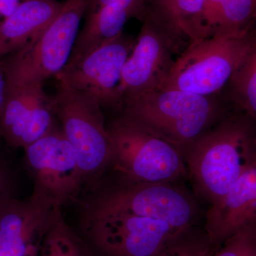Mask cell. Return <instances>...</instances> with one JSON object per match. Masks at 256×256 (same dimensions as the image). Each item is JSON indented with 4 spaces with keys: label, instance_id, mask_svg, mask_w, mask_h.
<instances>
[{
    "label": "cell",
    "instance_id": "1",
    "mask_svg": "<svg viewBox=\"0 0 256 256\" xmlns=\"http://www.w3.org/2000/svg\"><path fill=\"white\" fill-rule=\"evenodd\" d=\"M246 117H229L212 126L183 152L194 188L210 204L223 196L256 164V130Z\"/></svg>",
    "mask_w": 256,
    "mask_h": 256
},
{
    "label": "cell",
    "instance_id": "2",
    "mask_svg": "<svg viewBox=\"0 0 256 256\" xmlns=\"http://www.w3.org/2000/svg\"><path fill=\"white\" fill-rule=\"evenodd\" d=\"M124 116L182 151L210 129L217 108L210 97L168 88L128 96Z\"/></svg>",
    "mask_w": 256,
    "mask_h": 256
},
{
    "label": "cell",
    "instance_id": "3",
    "mask_svg": "<svg viewBox=\"0 0 256 256\" xmlns=\"http://www.w3.org/2000/svg\"><path fill=\"white\" fill-rule=\"evenodd\" d=\"M256 47L250 30L198 38L173 62L158 88L210 97L230 80Z\"/></svg>",
    "mask_w": 256,
    "mask_h": 256
},
{
    "label": "cell",
    "instance_id": "4",
    "mask_svg": "<svg viewBox=\"0 0 256 256\" xmlns=\"http://www.w3.org/2000/svg\"><path fill=\"white\" fill-rule=\"evenodd\" d=\"M82 220L118 214L164 220L184 232L194 223L198 206L192 195L175 183L142 184L122 180L100 188L84 204Z\"/></svg>",
    "mask_w": 256,
    "mask_h": 256
},
{
    "label": "cell",
    "instance_id": "5",
    "mask_svg": "<svg viewBox=\"0 0 256 256\" xmlns=\"http://www.w3.org/2000/svg\"><path fill=\"white\" fill-rule=\"evenodd\" d=\"M108 128L112 164L122 180L142 184L176 183L188 176L181 150L122 114Z\"/></svg>",
    "mask_w": 256,
    "mask_h": 256
},
{
    "label": "cell",
    "instance_id": "6",
    "mask_svg": "<svg viewBox=\"0 0 256 256\" xmlns=\"http://www.w3.org/2000/svg\"><path fill=\"white\" fill-rule=\"evenodd\" d=\"M92 0H66L40 36L24 50L2 58L5 78L44 82L68 63L82 16Z\"/></svg>",
    "mask_w": 256,
    "mask_h": 256
},
{
    "label": "cell",
    "instance_id": "7",
    "mask_svg": "<svg viewBox=\"0 0 256 256\" xmlns=\"http://www.w3.org/2000/svg\"><path fill=\"white\" fill-rule=\"evenodd\" d=\"M50 98L62 130L75 151L84 182L100 174L114 158L102 107L86 96L60 86Z\"/></svg>",
    "mask_w": 256,
    "mask_h": 256
},
{
    "label": "cell",
    "instance_id": "8",
    "mask_svg": "<svg viewBox=\"0 0 256 256\" xmlns=\"http://www.w3.org/2000/svg\"><path fill=\"white\" fill-rule=\"evenodd\" d=\"M82 232L98 256H156L186 232L164 220L128 214L82 220Z\"/></svg>",
    "mask_w": 256,
    "mask_h": 256
},
{
    "label": "cell",
    "instance_id": "9",
    "mask_svg": "<svg viewBox=\"0 0 256 256\" xmlns=\"http://www.w3.org/2000/svg\"><path fill=\"white\" fill-rule=\"evenodd\" d=\"M24 150L34 194L60 207L76 196L84 180L75 151L62 129L55 126Z\"/></svg>",
    "mask_w": 256,
    "mask_h": 256
},
{
    "label": "cell",
    "instance_id": "10",
    "mask_svg": "<svg viewBox=\"0 0 256 256\" xmlns=\"http://www.w3.org/2000/svg\"><path fill=\"white\" fill-rule=\"evenodd\" d=\"M134 42L122 32L75 63L66 66L56 76L60 86L86 96L102 108L120 105L118 89Z\"/></svg>",
    "mask_w": 256,
    "mask_h": 256
},
{
    "label": "cell",
    "instance_id": "11",
    "mask_svg": "<svg viewBox=\"0 0 256 256\" xmlns=\"http://www.w3.org/2000/svg\"><path fill=\"white\" fill-rule=\"evenodd\" d=\"M52 98L44 82L6 78V94L1 117L0 137L13 148H23L50 132L54 126Z\"/></svg>",
    "mask_w": 256,
    "mask_h": 256
},
{
    "label": "cell",
    "instance_id": "12",
    "mask_svg": "<svg viewBox=\"0 0 256 256\" xmlns=\"http://www.w3.org/2000/svg\"><path fill=\"white\" fill-rule=\"evenodd\" d=\"M60 212V206L36 194L6 200L0 206V256H38Z\"/></svg>",
    "mask_w": 256,
    "mask_h": 256
},
{
    "label": "cell",
    "instance_id": "13",
    "mask_svg": "<svg viewBox=\"0 0 256 256\" xmlns=\"http://www.w3.org/2000/svg\"><path fill=\"white\" fill-rule=\"evenodd\" d=\"M170 38L150 21H146L134 42L122 68L118 96L124 98L156 88L171 68Z\"/></svg>",
    "mask_w": 256,
    "mask_h": 256
},
{
    "label": "cell",
    "instance_id": "14",
    "mask_svg": "<svg viewBox=\"0 0 256 256\" xmlns=\"http://www.w3.org/2000/svg\"><path fill=\"white\" fill-rule=\"evenodd\" d=\"M256 223V164L248 168L223 196L210 204L206 230L212 244L225 242Z\"/></svg>",
    "mask_w": 256,
    "mask_h": 256
},
{
    "label": "cell",
    "instance_id": "15",
    "mask_svg": "<svg viewBox=\"0 0 256 256\" xmlns=\"http://www.w3.org/2000/svg\"><path fill=\"white\" fill-rule=\"evenodd\" d=\"M63 6L56 0H26L0 22V58L16 53L36 41Z\"/></svg>",
    "mask_w": 256,
    "mask_h": 256
},
{
    "label": "cell",
    "instance_id": "16",
    "mask_svg": "<svg viewBox=\"0 0 256 256\" xmlns=\"http://www.w3.org/2000/svg\"><path fill=\"white\" fill-rule=\"evenodd\" d=\"M256 20V0H204L196 40L218 34L249 31Z\"/></svg>",
    "mask_w": 256,
    "mask_h": 256
},
{
    "label": "cell",
    "instance_id": "17",
    "mask_svg": "<svg viewBox=\"0 0 256 256\" xmlns=\"http://www.w3.org/2000/svg\"><path fill=\"white\" fill-rule=\"evenodd\" d=\"M88 10L92 12L78 32L66 65L75 63L106 42L119 36L124 32L128 20L134 15L129 10L116 6H100Z\"/></svg>",
    "mask_w": 256,
    "mask_h": 256
},
{
    "label": "cell",
    "instance_id": "18",
    "mask_svg": "<svg viewBox=\"0 0 256 256\" xmlns=\"http://www.w3.org/2000/svg\"><path fill=\"white\" fill-rule=\"evenodd\" d=\"M165 25L175 34L196 40L198 18L204 0H152Z\"/></svg>",
    "mask_w": 256,
    "mask_h": 256
},
{
    "label": "cell",
    "instance_id": "19",
    "mask_svg": "<svg viewBox=\"0 0 256 256\" xmlns=\"http://www.w3.org/2000/svg\"><path fill=\"white\" fill-rule=\"evenodd\" d=\"M90 249L64 220L62 212L45 234L38 256H89Z\"/></svg>",
    "mask_w": 256,
    "mask_h": 256
},
{
    "label": "cell",
    "instance_id": "20",
    "mask_svg": "<svg viewBox=\"0 0 256 256\" xmlns=\"http://www.w3.org/2000/svg\"><path fill=\"white\" fill-rule=\"evenodd\" d=\"M236 98L247 116L256 121V47L230 79Z\"/></svg>",
    "mask_w": 256,
    "mask_h": 256
},
{
    "label": "cell",
    "instance_id": "21",
    "mask_svg": "<svg viewBox=\"0 0 256 256\" xmlns=\"http://www.w3.org/2000/svg\"><path fill=\"white\" fill-rule=\"evenodd\" d=\"M214 256H256V223L234 234Z\"/></svg>",
    "mask_w": 256,
    "mask_h": 256
},
{
    "label": "cell",
    "instance_id": "22",
    "mask_svg": "<svg viewBox=\"0 0 256 256\" xmlns=\"http://www.w3.org/2000/svg\"><path fill=\"white\" fill-rule=\"evenodd\" d=\"M14 181L9 164L0 156V206L10 198L14 197Z\"/></svg>",
    "mask_w": 256,
    "mask_h": 256
},
{
    "label": "cell",
    "instance_id": "23",
    "mask_svg": "<svg viewBox=\"0 0 256 256\" xmlns=\"http://www.w3.org/2000/svg\"><path fill=\"white\" fill-rule=\"evenodd\" d=\"M143 1L144 0H92L88 10L95 9L100 6H116L129 10L136 14L142 6Z\"/></svg>",
    "mask_w": 256,
    "mask_h": 256
},
{
    "label": "cell",
    "instance_id": "24",
    "mask_svg": "<svg viewBox=\"0 0 256 256\" xmlns=\"http://www.w3.org/2000/svg\"><path fill=\"white\" fill-rule=\"evenodd\" d=\"M156 256H202L192 248L172 244Z\"/></svg>",
    "mask_w": 256,
    "mask_h": 256
},
{
    "label": "cell",
    "instance_id": "25",
    "mask_svg": "<svg viewBox=\"0 0 256 256\" xmlns=\"http://www.w3.org/2000/svg\"><path fill=\"white\" fill-rule=\"evenodd\" d=\"M20 3V0H0V22L12 14Z\"/></svg>",
    "mask_w": 256,
    "mask_h": 256
},
{
    "label": "cell",
    "instance_id": "26",
    "mask_svg": "<svg viewBox=\"0 0 256 256\" xmlns=\"http://www.w3.org/2000/svg\"><path fill=\"white\" fill-rule=\"evenodd\" d=\"M5 94H6V78H5L4 69L2 64V60L0 58V117H1L3 106H4Z\"/></svg>",
    "mask_w": 256,
    "mask_h": 256
},
{
    "label": "cell",
    "instance_id": "27",
    "mask_svg": "<svg viewBox=\"0 0 256 256\" xmlns=\"http://www.w3.org/2000/svg\"><path fill=\"white\" fill-rule=\"evenodd\" d=\"M23 1H26V0H23Z\"/></svg>",
    "mask_w": 256,
    "mask_h": 256
}]
</instances>
